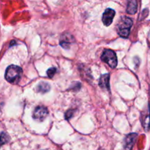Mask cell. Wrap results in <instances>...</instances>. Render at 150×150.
Masks as SVG:
<instances>
[{
    "mask_svg": "<svg viewBox=\"0 0 150 150\" xmlns=\"http://www.w3.org/2000/svg\"><path fill=\"white\" fill-rule=\"evenodd\" d=\"M74 114H75V111L74 110H68V111H67V113L65 114V118L67 119V120H70L71 117H73V116H74Z\"/></svg>",
    "mask_w": 150,
    "mask_h": 150,
    "instance_id": "obj_14",
    "label": "cell"
},
{
    "mask_svg": "<svg viewBox=\"0 0 150 150\" xmlns=\"http://www.w3.org/2000/svg\"><path fill=\"white\" fill-rule=\"evenodd\" d=\"M142 125H143L144 127L146 130H149V127L150 125V116H149V111H146V114L145 115L142 116Z\"/></svg>",
    "mask_w": 150,
    "mask_h": 150,
    "instance_id": "obj_11",
    "label": "cell"
},
{
    "mask_svg": "<svg viewBox=\"0 0 150 150\" xmlns=\"http://www.w3.org/2000/svg\"><path fill=\"white\" fill-rule=\"evenodd\" d=\"M137 0H127V13L133 15L137 11Z\"/></svg>",
    "mask_w": 150,
    "mask_h": 150,
    "instance_id": "obj_9",
    "label": "cell"
},
{
    "mask_svg": "<svg viewBox=\"0 0 150 150\" xmlns=\"http://www.w3.org/2000/svg\"><path fill=\"white\" fill-rule=\"evenodd\" d=\"M133 25V21L127 17H122L117 25V32L122 38H127L130 34V28Z\"/></svg>",
    "mask_w": 150,
    "mask_h": 150,
    "instance_id": "obj_2",
    "label": "cell"
},
{
    "mask_svg": "<svg viewBox=\"0 0 150 150\" xmlns=\"http://www.w3.org/2000/svg\"><path fill=\"white\" fill-rule=\"evenodd\" d=\"M103 62L106 63L111 68H115L117 65V57L115 52L112 50L105 49L101 56Z\"/></svg>",
    "mask_w": 150,
    "mask_h": 150,
    "instance_id": "obj_3",
    "label": "cell"
},
{
    "mask_svg": "<svg viewBox=\"0 0 150 150\" xmlns=\"http://www.w3.org/2000/svg\"><path fill=\"white\" fill-rule=\"evenodd\" d=\"M51 87H50V85L48 84L46 82L42 81L37 86V91L38 92H40V93H45V92H48L50 90Z\"/></svg>",
    "mask_w": 150,
    "mask_h": 150,
    "instance_id": "obj_10",
    "label": "cell"
},
{
    "mask_svg": "<svg viewBox=\"0 0 150 150\" xmlns=\"http://www.w3.org/2000/svg\"><path fill=\"white\" fill-rule=\"evenodd\" d=\"M48 114V109L44 106H38L33 112V118L35 120L42 122Z\"/></svg>",
    "mask_w": 150,
    "mask_h": 150,
    "instance_id": "obj_4",
    "label": "cell"
},
{
    "mask_svg": "<svg viewBox=\"0 0 150 150\" xmlns=\"http://www.w3.org/2000/svg\"><path fill=\"white\" fill-rule=\"evenodd\" d=\"M9 139H10V138L7 133H1L0 134V146L7 143L9 142Z\"/></svg>",
    "mask_w": 150,
    "mask_h": 150,
    "instance_id": "obj_12",
    "label": "cell"
},
{
    "mask_svg": "<svg viewBox=\"0 0 150 150\" xmlns=\"http://www.w3.org/2000/svg\"><path fill=\"white\" fill-rule=\"evenodd\" d=\"M56 73H57V68H55V67H51L47 71V75H48V76L49 78H52L55 75Z\"/></svg>",
    "mask_w": 150,
    "mask_h": 150,
    "instance_id": "obj_13",
    "label": "cell"
},
{
    "mask_svg": "<svg viewBox=\"0 0 150 150\" xmlns=\"http://www.w3.org/2000/svg\"><path fill=\"white\" fill-rule=\"evenodd\" d=\"M73 40H74V39L70 33L63 34L62 35L61 40H60V45L64 48H68L72 42H73Z\"/></svg>",
    "mask_w": 150,
    "mask_h": 150,
    "instance_id": "obj_7",
    "label": "cell"
},
{
    "mask_svg": "<svg viewBox=\"0 0 150 150\" xmlns=\"http://www.w3.org/2000/svg\"><path fill=\"white\" fill-rule=\"evenodd\" d=\"M136 138H137L136 133H130V134L127 135V137L125 139L124 150H132V148L136 140Z\"/></svg>",
    "mask_w": 150,
    "mask_h": 150,
    "instance_id": "obj_6",
    "label": "cell"
},
{
    "mask_svg": "<svg viewBox=\"0 0 150 150\" xmlns=\"http://www.w3.org/2000/svg\"><path fill=\"white\" fill-rule=\"evenodd\" d=\"M22 76V69L17 65L12 64L7 68L5 72V79L10 83H17Z\"/></svg>",
    "mask_w": 150,
    "mask_h": 150,
    "instance_id": "obj_1",
    "label": "cell"
},
{
    "mask_svg": "<svg viewBox=\"0 0 150 150\" xmlns=\"http://www.w3.org/2000/svg\"><path fill=\"white\" fill-rule=\"evenodd\" d=\"M109 80H110V75L106 73V74H103L100 76L99 81V85L102 89H107L109 90L110 89V84H109Z\"/></svg>",
    "mask_w": 150,
    "mask_h": 150,
    "instance_id": "obj_8",
    "label": "cell"
},
{
    "mask_svg": "<svg viewBox=\"0 0 150 150\" xmlns=\"http://www.w3.org/2000/svg\"><path fill=\"white\" fill-rule=\"evenodd\" d=\"M115 11H114L113 9L108 8L105 10L103 15L102 18L103 23H104L105 26H108L111 24V23H112L113 21V19H114V16H115Z\"/></svg>",
    "mask_w": 150,
    "mask_h": 150,
    "instance_id": "obj_5",
    "label": "cell"
}]
</instances>
